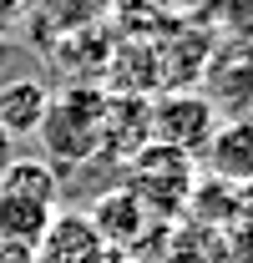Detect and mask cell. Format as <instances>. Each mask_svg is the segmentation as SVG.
<instances>
[{"instance_id": "7", "label": "cell", "mask_w": 253, "mask_h": 263, "mask_svg": "<svg viewBox=\"0 0 253 263\" xmlns=\"http://www.w3.org/2000/svg\"><path fill=\"white\" fill-rule=\"evenodd\" d=\"M208 162V177H218L228 187H253V122L238 117V122H223L203 152Z\"/></svg>"}, {"instance_id": "11", "label": "cell", "mask_w": 253, "mask_h": 263, "mask_svg": "<svg viewBox=\"0 0 253 263\" xmlns=\"http://www.w3.org/2000/svg\"><path fill=\"white\" fill-rule=\"evenodd\" d=\"M56 208H41V202H21V197L0 193V243H15V248H35L46 228H51Z\"/></svg>"}, {"instance_id": "15", "label": "cell", "mask_w": 253, "mask_h": 263, "mask_svg": "<svg viewBox=\"0 0 253 263\" xmlns=\"http://www.w3.org/2000/svg\"><path fill=\"white\" fill-rule=\"evenodd\" d=\"M248 122H253V111H248Z\"/></svg>"}, {"instance_id": "4", "label": "cell", "mask_w": 253, "mask_h": 263, "mask_svg": "<svg viewBox=\"0 0 253 263\" xmlns=\"http://www.w3.org/2000/svg\"><path fill=\"white\" fill-rule=\"evenodd\" d=\"M218 127H223V117L208 106L203 91H162V97H152V142L157 147H172V152L197 162Z\"/></svg>"}, {"instance_id": "10", "label": "cell", "mask_w": 253, "mask_h": 263, "mask_svg": "<svg viewBox=\"0 0 253 263\" xmlns=\"http://www.w3.org/2000/svg\"><path fill=\"white\" fill-rule=\"evenodd\" d=\"M0 193L21 197V202L56 208V202H61V172L46 162V157H15V162L0 167Z\"/></svg>"}, {"instance_id": "14", "label": "cell", "mask_w": 253, "mask_h": 263, "mask_svg": "<svg viewBox=\"0 0 253 263\" xmlns=\"http://www.w3.org/2000/svg\"><path fill=\"white\" fill-rule=\"evenodd\" d=\"M101 263H132V258H127V253H106Z\"/></svg>"}, {"instance_id": "3", "label": "cell", "mask_w": 253, "mask_h": 263, "mask_svg": "<svg viewBox=\"0 0 253 263\" xmlns=\"http://www.w3.org/2000/svg\"><path fill=\"white\" fill-rule=\"evenodd\" d=\"M86 223H92L96 238L106 243V253H127L132 263L142 258V253H152L162 238H167V228H172V223H157L127 187L101 193L92 202V213H86Z\"/></svg>"}, {"instance_id": "5", "label": "cell", "mask_w": 253, "mask_h": 263, "mask_svg": "<svg viewBox=\"0 0 253 263\" xmlns=\"http://www.w3.org/2000/svg\"><path fill=\"white\" fill-rule=\"evenodd\" d=\"M203 97L223 122H238L253 111V46L248 41H218L203 66Z\"/></svg>"}, {"instance_id": "9", "label": "cell", "mask_w": 253, "mask_h": 263, "mask_svg": "<svg viewBox=\"0 0 253 263\" xmlns=\"http://www.w3.org/2000/svg\"><path fill=\"white\" fill-rule=\"evenodd\" d=\"M46 106H51V91L41 76H15L0 86V132L15 142V137H35L41 122H46Z\"/></svg>"}, {"instance_id": "6", "label": "cell", "mask_w": 253, "mask_h": 263, "mask_svg": "<svg viewBox=\"0 0 253 263\" xmlns=\"http://www.w3.org/2000/svg\"><path fill=\"white\" fill-rule=\"evenodd\" d=\"M142 147H152V101H142V97H106V117H101V157H96V162L127 167Z\"/></svg>"}, {"instance_id": "8", "label": "cell", "mask_w": 253, "mask_h": 263, "mask_svg": "<svg viewBox=\"0 0 253 263\" xmlns=\"http://www.w3.org/2000/svg\"><path fill=\"white\" fill-rule=\"evenodd\" d=\"M106 243L96 238L86 213H56L46 238L35 243V263H101Z\"/></svg>"}, {"instance_id": "1", "label": "cell", "mask_w": 253, "mask_h": 263, "mask_svg": "<svg viewBox=\"0 0 253 263\" xmlns=\"http://www.w3.org/2000/svg\"><path fill=\"white\" fill-rule=\"evenodd\" d=\"M101 117H106V91L101 86H71L51 91L46 122H41V147L51 167H81L101 157Z\"/></svg>"}, {"instance_id": "2", "label": "cell", "mask_w": 253, "mask_h": 263, "mask_svg": "<svg viewBox=\"0 0 253 263\" xmlns=\"http://www.w3.org/2000/svg\"><path fill=\"white\" fill-rule=\"evenodd\" d=\"M197 162L192 157H183V152H172V147H142L132 162L122 167V187L157 223H177L183 213H188V197H192V187H197Z\"/></svg>"}, {"instance_id": "13", "label": "cell", "mask_w": 253, "mask_h": 263, "mask_svg": "<svg viewBox=\"0 0 253 263\" xmlns=\"http://www.w3.org/2000/svg\"><path fill=\"white\" fill-rule=\"evenodd\" d=\"M5 162H15V147H10V137L0 132V167H5Z\"/></svg>"}, {"instance_id": "12", "label": "cell", "mask_w": 253, "mask_h": 263, "mask_svg": "<svg viewBox=\"0 0 253 263\" xmlns=\"http://www.w3.org/2000/svg\"><path fill=\"white\" fill-rule=\"evenodd\" d=\"M0 263H35V248H15V243H0Z\"/></svg>"}]
</instances>
